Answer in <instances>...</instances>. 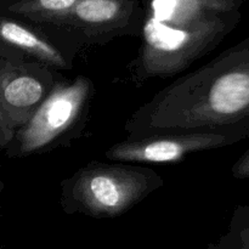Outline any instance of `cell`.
<instances>
[{"label":"cell","mask_w":249,"mask_h":249,"mask_svg":"<svg viewBox=\"0 0 249 249\" xmlns=\"http://www.w3.org/2000/svg\"><path fill=\"white\" fill-rule=\"evenodd\" d=\"M87 44L70 29L36 23L0 11V58L38 63L61 72L74 67Z\"/></svg>","instance_id":"5b68a950"},{"label":"cell","mask_w":249,"mask_h":249,"mask_svg":"<svg viewBox=\"0 0 249 249\" xmlns=\"http://www.w3.org/2000/svg\"><path fill=\"white\" fill-rule=\"evenodd\" d=\"M62 78V73L46 66L0 58V102L16 130L36 113Z\"/></svg>","instance_id":"ba28073f"},{"label":"cell","mask_w":249,"mask_h":249,"mask_svg":"<svg viewBox=\"0 0 249 249\" xmlns=\"http://www.w3.org/2000/svg\"><path fill=\"white\" fill-rule=\"evenodd\" d=\"M163 185V178L151 168L94 160L61 181L60 204L68 215L117 218Z\"/></svg>","instance_id":"3957f363"},{"label":"cell","mask_w":249,"mask_h":249,"mask_svg":"<svg viewBox=\"0 0 249 249\" xmlns=\"http://www.w3.org/2000/svg\"><path fill=\"white\" fill-rule=\"evenodd\" d=\"M15 133H16V129L10 122L9 117L0 102V151L6 150V147L14 139Z\"/></svg>","instance_id":"8fae6325"},{"label":"cell","mask_w":249,"mask_h":249,"mask_svg":"<svg viewBox=\"0 0 249 249\" xmlns=\"http://www.w3.org/2000/svg\"><path fill=\"white\" fill-rule=\"evenodd\" d=\"M247 138L249 128L243 126L152 134L140 138H126L114 143L105 152V157L111 162L129 164H177L190 155L226 147Z\"/></svg>","instance_id":"8992f818"},{"label":"cell","mask_w":249,"mask_h":249,"mask_svg":"<svg viewBox=\"0 0 249 249\" xmlns=\"http://www.w3.org/2000/svg\"><path fill=\"white\" fill-rule=\"evenodd\" d=\"M143 18L139 0H79L55 26L74 32L87 46L104 45L119 36L140 38Z\"/></svg>","instance_id":"52a82bcc"},{"label":"cell","mask_w":249,"mask_h":249,"mask_svg":"<svg viewBox=\"0 0 249 249\" xmlns=\"http://www.w3.org/2000/svg\"><path fill=\"white\" fill-rule=\"evenodd\" d=\"M208 249H249V204L237 206L225 235Z\"/></svg>","instance_id":"30bf717a"},{"label":"cell","mask_w":249,"mask_h":249,"mask_svg":"<svg viewBox=\"0 0 249 249\" xmlns=\"http://www.w3.org/2000/svg\"><path fill=\"white\" fill-rule=\"evenodd\" d=\"M95 85L85 75L63 77L36 113L15 133L7 158L43 155L65 146L87 126Z\"/></svg>","instance_id":"277c9868"},{"label":"cell","mask_w":249,"mask_h":249,"mask_svg":"<svg viewBox=\"0 0 249 249\" xmlns=\"http://www.w3.org/2000/svg\"><path fill=\"white\" fill-rule=\"evenodd\" d=\"M249 128V36L182 75L124 124L126 138Z\"/></svg>","instance_id":"6da1fadb"},{"label":"cell","mask_w":249,"mask_h":249,"mask_svg":"<svg viewBox=\"0 0 249 249\" xmlns=\"http://www.w3.org/2000/svg\"><path fill=\"white\" fill-rule=\"evenodd\" d=\"M79 0H0V11L36 23L57 24Z\"/></svg>","instance_id":"9c48e42d"},{"label":"cell","mask_w":249,"mask_h":249,"mask_svg":"<svg viewBox=\"0 0 249 249\" xmlns=\"http://www.w3.org/2000/svg\"><path fill=\"white\" fill-rule=\"evenodd\" d=\"M0 219H1V211H0ZM0 249H5L2 246H0Z\"/></svg>","instance_id":"5bb4252c"},{"label":"cell","mask_w":249,"mask_h":249,"mask_svg":"<svg viewBox=\"0 0 249 249\" xmlns=\"http://www.w3.org/2000/svg\"><path fill=\"white\" fill-rule=\"evenodd\" d=\"M231 174L235 179L238 180L249 179V148L236 160L231 169Z\"/></svg>","instance_id":"7c38bea8"},{"label":"cell","mask_w":249,"mask_h":249,"mask_svg":"<svg viewBox=\"0 0 249 249\" xmlns=\"http://www.w3.org/2000/svg\"><path fill=\"white\" fill-rule=\"evenodd\" d=\"M243 0H147L131 82L172 78L213 51L240 21Z\"/></svg>","instance_id":"7a4b0ae2"},{"label":"cell","mask_w":249,"mask_h":249,"mask_svg":"<svg viewBox=\"0 0 249 249\" xmlns=\"http://www.w3.org/2000/svg\"><path fill=\"white\" fill-rule=\"evenodd\" d=\"M4 189H5V184H4V181L0 179V195H1V192L4 191Z\"/></svg>","instance_id":"4fadbf2b"}]
</instances>
